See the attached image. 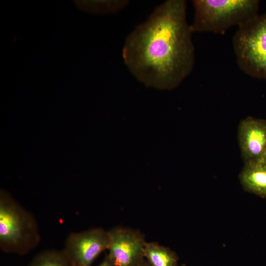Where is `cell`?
<instances>
[{"mask_svg": "<svg viewBox=\"0 0 266 266\" xmlns=\"http://www.w3.org/2000/svg\"><path fill=\"white\" fill-rule=\"evenodd\" d=\"M41 240L33 215L12 197L0 195V248L6 253L24 255L35 249Z\"/></svg>", "mask_w": 266, "mask_h": 266, "instance_id": "2", "label": "cell"}, {"mask_svg": "<svg viewBox=\"0 0 266 266\" xmlns=\"http://www.w3.org/2000/svg\"><path fill=\"white\" fill-rule=\"evenodd\" d=\"M137 266H150V265L144 259Z\"/></svg>", "mask_w": 266, "mask_h": 266, "instance_id": "13", "label": "cell"}, {"mask_svg": "<svg viewBox=\"0 0 266 266\" xmlns=\"http://www.w3.org/2000/svg\"><path fill=\"white\" fill-rule=\"evenodd\" d=\"M28 266H72L64 250H46L37 254Z\"/></svg>", "mask_w": 266, "mask_h": 266, "instance_id": "11", "label": "cell"}, {"mask_svg": "<svg viewBox=\"0 0 266 266\" xmlns=\"http://www.w3.org/2000/svg\"><path fill=\"white\" fill-rule=\"evenodd\" d=\"M194 33H224L234 26H239L259 13L258 0H193Z\"/></svg>", "mask_w": 266, "mask_h": 266, "instance_id": "3", "label": "cell"}, {"mask_svg": "<svg viewBox=\"0 0 266 266\" xmlns=\"http://www.w3.org/2000/svg\"><path fill=\"white\" fill-rule=\"evenodd\" d=\"M238 178L245 191L266 198V156L259 160L244 163Z\"/></svg>", "mask_w": 266, "mask_h": 266, "instance_id": "8", "label": "cell"}, {"mask_svg": "<svg viewBox=\"0 0 266 266\" xmlns=\"http://www.w3.org/2000/svg\"><path fill=\"white\" fill-rule=\"evenodd\" d=\"M109 245L107 254L115 266H137L143 260L146 240L139 231L116 227L108 231Z\"/></svg>", "mask_w": 266, "mask_h": 266, "instance_id": "6", "label": "cell"}, {"mask_svg": "<svg viewBox=\"0 0 266 266\" xmlns=\"http://www.w3.org/2000/svg\"><path fill=\"white\" fill-rule=\"evenodd\" d=\"M239 68L247 75L266 80V13L238 27L232 40Z\"/></svg>", "mask_w": 266, "mask_h": 266, "instance_id": "4", "label": "cell"}, {"mask_svg": "<svg viewBox=\"0 0 266 266\" xmlns=\"http://www.w3.org/2000/svg\"><path fill=\"white\" fill-rule=\"evenodd\" d=\"M186 11V0H166L127 37L123 61L145 86L172 90L193 71L195 47Z\"/></svg>", "mask_w": 266, "mask_h": 266, "instance_id": "1", "label": "cell"}, {"mask_svg": "<svg viewBox=\"0 0 266 266\" xmlns=\"http://www.w3.org/2000/svg\"><path fill=\"white\" fill-rule=\"evenodd\" d=\"M128 0H89L81 1L80 8L94 14H114L124 9L129 4Z\"/></svg>", "mask_w": 266, "mask_h": 266, "instance_id": "10", "label": "cell"}, {"mask_svg": "<svg viewBox=\"0 0 266 266\" xmlns=\"http://www.w3.org/2000/svg\"><path fill=\"white\" fill-rule=\"evenodd\" d=\"M237 140L244 164L266 156V120L248 116L237 128Z\"/></svg>", "mask_w": 266, "mask_h": 266, "instance_id": "7", "label": "cell"}, {"mask_svg": "<svg viewBox=\"0 0 266 266\" xmlns=\"http://www.w3.org/2000/svg\"><path fill=\"white\" fill-rule=\"evenodd\" d=\"M98 266H115L110 261L107 254L102 262Z\"/></svg>", "mask_w": 266, "mask_h": 266, "instance_id": "12", "label": "cell"}, {"mask_svg": "<svg viewBox=\"0 0 266 266\" xmlns=\"http://www.w3.org/2000/svg\"><path fill=\"white\" fill-rule=\"evenodd\" d=\"M180 266H186V265L185 264H182V265H181Z\"/></svg>", "mask_w": 266, "mask_h": 266, "instance_id": "14", "label": "cell"}, {"mask_svg": "<svg viewBox=\"0 0 266 266\" xmlns=\"http://www.w3.org/2000/svg\"><path fill=\"white\" fill-rule=\"evenodd\" d=\"M143 255L150 266H178L175 252L157 242L147 241Z\"/></svg>", "mask_w": 266, "mask_h": 266, "instance_id": "9", "label": "cell"}, {"mask_svg": "<svg viewBox=\"0 0 266 266\" xmlns=\"http://www.w3.org/2000/svg\"><path fill=\"white\" fill-rule=\"evenodd\" d=\"M109 245L108 231L95 228L70 233L63 250L72 266H91Z\"/></svg>", "mask_w": 266, "mask_h": 266, "instance_id": "5", "label": "cell"}]
</instances>
